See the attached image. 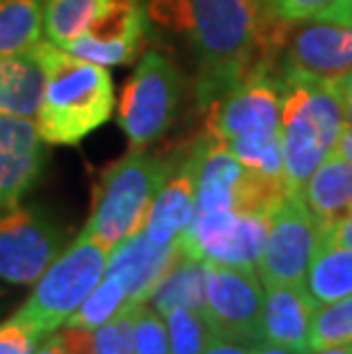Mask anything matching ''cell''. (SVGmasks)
I'll list each match as a JSON object with an SVG mask.
<instances>
[{
  "label": "cell",
  "mask_w": 352,
  "mask_h": 354,
  "mask_svg": "<svg viewBox=\"0 0 352 354\" xmlns=\"http://www.w3.org/2000/svg\"><path fill=\"white\" fill-rule=\"evenodd\" d=\"M37 48L46 66V89L37 117L41 138L48 145H78L112 115L110 73L53 41H39Z\"/></svg>",
  "instance_id": "277c9868"
},
{
  "label": "cell",
  "mask_w": 352,
  "mask_h": 354,
  "mask_svg": "<svg viewBox=\"0 0 352 354\" xmlns=\"http://www.w3.org/2000/svg\"><path fill=\"white\" fill-rule=\"evenodd\" d=\"M46 89V66L39 48L0 57V115L37 119Z\"/></svg>",
  "instance_id": "d6986e66"
},
{
  "label": "cell",
  "mask_w": 352,
  "mask_h": 354,
  "mask_svg": "<svg viewBox=\"0 0 352 354\" xmlns=\"http://www.w3.org/2000/svg\"><path fill=\"white\" fill-rule=\"evenodd\" d=\"M178 256L176 245H160L145 233L122 240L108 256V274H115L124 283L131 304H147L163 277L174 266Z\"/></svg>",
  "instance_id": "9a60e30c"
},
{
  "label": "cell",
  "mask_w": 352,
  "mask_h": 354,
  "mask_svg": "<svg viewBox=\"0 0 352 354\" xmlns=\"http://www.w3.org/2000/svg\"><path fill=\"white\" fill-rule=\"evenodd\" d=\"M140 306H124L106 325L96 327L92 354H136V315Z\"/></svg>",
  "instance_id": "83f0119b"
},
{
  "label": "cell",
  "mask_w": 352,
  "mask_h": 354,
  "mask_svg": "<svg viewBox=\"0 0 352 354\" xmlns=\"http://www.w3.org/2000/svg\"><path fill=\"white\" fill-rule=\"evenodd\" d=\"M41 336L12 315L0 325V354H33Z\"/></svg>",
  "instance_id": "4dcf8cb0"
},
{
  "label": "cell",
  "mask_w": 352,
  "mask_h": 354,
  "mask_svg": "<svg viewBox=\"0 0 352 354\" xmlns=\"http://www.w3.org/2000/svg\"><path fill=\"white\" fill-rule=\"evenodd\" d=\"M329 82H332V87L339 92L341 99H352V69L348 73H343V76H339V78L329 80Z\"/></svg>",
  "instance_id": "74e56055"
},
{
  "label": "cell",
  "mask_w": 352,
  "mask_h": 354,
  "mask_svg": "<svg viewBox=\"0 0 352 354\" xmlns=\"http://www.w3.org/2000/svg\"><path fill=\"white\" fill-rule=\"evenodd\" d=\"M41 167L44 138L35 119L0 115V208H17Z\"/></svg>",
  "instance_id": "5bb4252c"
},
{
  "label": "cell",
  "mask_w": 352,
  "mask_h": 354,
  "mask_svg": "<svg viewBox=\"0 0 352 354\" xmlns=\"http://www.w3.org/2000/svg\"><path fill=\"white\" fill-rule=\"evenodd\" d=\"M64 245V233L33 208H10L0 215V279L35 283Z\"/></svg>",
  "instance_id": "7c38bea8"
},
{
  "label": "cell",
  "mask_w": 352,
  "mask_h": 354,
  "mask_svg": "<svg viewBox=\"0 0 352 354\" xmlns=\"http://www.w3.org/2000/svg\"><path fill=\"white\" fill-rule=\"evenodd\" d=\"M270 215L241 210L197 213L190 227L176 238L178 254L194 261L234 268H257L263 254Z\"/></svg>",
  "instance_id": "ba28073f"
},
{
  "label": "cell",
  "mask_w": 352,
  "mask_h": 354,
  "mask_svg": "<svg viewBox=\"0 0 352 354\" xmlns=\"http://www.w3.org/2000/svg\"><path fill=\"white\" fill-rule=\"evenodd\" d=\"M129 295H126L124 283L119 281L115 274H108L101 279L99 286L85 297L76 313L66 320L69 327H82V329H96L106 325L115 315L122 311L124 306H129Z\"/></svg>",
  "instance_id": "d4e9b609"
},
{
  "label": "cell",
  "mask_w": 352,
  "mask_h": 354,
  "mask_svg": "<svg viewBox=\"0 0 352 354\" xmlns=\"http://www.w3.org/2000/svg\"><path fill=\"white\" fill-rule=\"evenodd\" d=\"M101 0H48L44 7V35L57 46H66L92 24Z\"/></svg>",
  "instance_id": "cb8c5ba5"
},
{
  "label": "cell",
  "mask_w": 352,
  "mask_h": 354,
  "mask_svg": "<svg viewBox=\"0 0 352 354\" xmlns=\"http://www.w3.org/2000/svg\"><path fill=\"white\" fill-rule=\"evenodd\" d=\"M266 295L252 268L206 261L204 318L215 336L243 345L263 343Z\"/></svg>",
  "instance_id": "30bf717a"
},
{
  "label": "cell",
  "mask_w": 352,
  "mask_h": 354,
  "mask_svg": "<svg viewBox=\"0 0 352 354\" xmlns=\"http://www.w3.org/2000/svg\"><path fill=\"white\" fill-rule=\"evenodd\" d=\"M320 304L304 283L268 286L263 306V341L293 350H309L313 315Z\"/></svg>",
  "instance_id": "e0dca14e"
},
{
  "label": "cell",
  "mask_w": 352,
  "mask_h": 354,
  "mask_svg": "<svg viewBox=\"0 0 352 354\" xmlns=\"http://www.w3.org/2000/svg\"><path fill=\"white\" fill-rule=\"evenodd\" d=\"M169 334V354H204L208 338L213 336L206 318L192 308H172L165 313Z\"/></svg>",
  "instance_id": "4316f807"
},
{
  "label": "cell",
  "mask_w": 352,
  "mask_h": 354,
  "mask_svg": "<svg viewBox=\"0 0 352 354\" xmlns=\"http://www.w3.org/2000/svg\"><path fill=\"white\" fill-rule=\"evenodd\" d=\"M304 286L320 306L352 295V250L318 240Z\"/></svg>",
  "instance_id": "7402d4cb"
},
{
  "label": "cell",
  "mask_w": 352,
  "mask_h": 354,
  "mask_svg": "<svg viewBox=\"0 0 352 354\" xmlns=\"http://www.w3.org/2000/svg\"><path fill=\"white\" fill-rule=\"evenodd\" d=\"M336 153H339L341 158H346V160L352 165V126H346L339 138V145H336L334 149Z\"/></svg>",
  "instance_id": "d590c367"
},
{
  "label": "cell",
  "mask_w": 352,
  "mask_h": 354,
  "mask_svg": "<svg viewBox=\"0 0 352 354\" xmlns=\"http://www.w3.org/2000/svg\"><path fill=\"white\" fill-rule=\"evenodd\" d=\"M213 108L208 133L220 138L250 171L284 183L279 73L261 62Z\"/></svg>",
  "instance_id": "7a4b0ae2"
},
{
  "label": "cell",
  "mask_w": 352,
  "mask_h": 354,
  "mask_svg": "<svg viewBox=\"0 0 352 354\" xmlns=\"http://www.w3.org/2000/svg\"><path fill=\"white\" fill-rule=\"evenodd\" d=\"M313 354H352V343H346V345H332V348H323Z\"/></svg>",
  "instance_id": "f35d334b"
},
{
  "label": "cell",
  "mask_w": 352,
  "mask_h": 354,
  "mask_svg": "<svg viewBox=\"0 0 352 354\" xmlns=\"http://www.w3.org/2000/svg\"><path fill=\"white\" fill-rule=\"evenodd\" d=\"M44 32V0H0V57L35 48Z\"/></svg>",
  "instance_id": "603a6c76"
},
{
  "label": "cell",
  "mask_w": 352,
  "mask_h": 354,
  "mask_svg": "<svg viewBox=\"0 0 352 354\" xmlns=\"http://www.w3.org/2000/svg\"><path fill=\"white\" fill-rule=\"evenodd\" d=\"M169 176V165L156 156L133 151L103 171L92 215L82 236L103 247H117L122 240L145 229L149 208Z\"/></svg>",
  "instance_id": "5b68a950"
},
{
  "label": "cell",
  "mask_w": 352,
  "mask_h": 354,
  "mask_svg": "<svg viewBox=\"0 0 352 354\" xmlns=\"http://www.w3.org/2000/svg\"><path fill=\"white\" fill-rule=\"evenodd\" d=\"M284 185L302 192L309 176L334 153L346 128V105L332 82L297 71H279Z\"/></svg>",
  "instance_id": "3957f363"
},
{
  "label": "cell",
  "mask_w": 352,
  "mask_h": 354,
  "mask_svg": "<svg viewBox=\"0 0 352 354\" xmlns=\"http://www.w3.org/2000/svg\"><path fill=\"white\" fill-rule=\"evenodd\" d=\"M197 215V192L190 160H185L176 171H169L167 180L156 194L149 208L145 233L160 245L176 243V238L190 227Z\"/></svg>",
  "instance_id": "ac0fdd59"
},
{
  "label": "cell",
  "mask_w": 352,
  "mask_h": 354,
  "mask_svg": "<svg viewBox=\"0 0 352 354\" xmlns=\"http://www.w3.org/2000/svg\"><path fill=\"white\" fill-rule=\"evenodd\" d=\"M252 354H309V352H306V350L284 348V345H272V343H259V345H254Z\"/></svg>",
  "instance_id": "8d00e7d4"
},
{
  "label": "cell",
  "mask_w": 352,
  "mask_h": 354,
  "mask_svg": "<svg viewBox=\"0 0 352 354\" xmlns=\"http://www.w3.org/2000/svg\"><path fill=\"white\" fill-rule=\"evenodd\" d=\"M352 69V26L323 24L299 30L284 55L281 71L334 80Z\"/></svg>",
  "instance_id": "2e32d148"
},
{
  "label": "cell",
  "mask_w": 352,
  "mask_h": 354,
  "mask_svg": "<svg viewBox=\"0 0 352 354\" xmlns=\"http://www.w3.org/2000/svg\"><path fill=\"white\" fill-rule=\"evenodd\" d=\"M320 231L302 197L288 194L270 215L263 254L259 259V277L268 286L304 283L306 270L318 247Z\"/></svg>",
  "instance_id": "8fae6325"
},
{
  "label": "cell",
  "mask_w": 352,
  "mask_h": 354,
  "mask_svg": "<svg viewBox=\"0 0 352 354\" xmlns=\"http://www.w3.org/2000/svg\"><path fill=\"white\" fill-rule=\"evenodd\" d=\"M151 306L165 315L172 308H192L204 315L206 308V261H194L178 254L174 266L163 277L151 295Z\"/></svg>",
  "instance_id": "44dd1931"
},
{
  "label": "cell",
  "mask_w": 352,
  "mask_h": 354,
  "mask_svg": "<svg viewBox=\"0 0 352 354\" xmlns=\"http://www.w3.org/2000/svg\"><path fill=\"white\" fill-rule=\"evenodd\" d=\"M318 240H320V243H327V245H336V247H346V250H352V213L336 222L334 227H329L327 231L320 233Z\"/></svg>",
  "instance_id": "1f68e13d"
},
{
  "label": "cell",
  "mask_w": 352,
  "mask_h": 354,
  "mask_svg": "<svg viewBox=\"0 0 352 354\" xmlns=\"http://www.w3.org/2000/svg\"><path fill=\"white\" fill-rule=\"evenodd\" d=\"M346 105V126H352V99H343Z\"/></svg>",
  "instance_id": "ab89813d"
},
{
  "label": "cell",
  "mask_w": 352,
  "mask_h": 354,
  "mask_svg": "<svg viewBox=\"0 0 352 354\" xmlns=\"http://www.w3.org/2000/svg\"><path fill=\"white\" fill-rule=\"evenodd\" d=\"M110 250L89 236H78L37 279L33 295L14 313V318L37 331L41 338L53 334L76 313L108 270Z\"/></svg>",
  "instance_id": "8992f818"
},
{
  "label": "cell",
  "mask_w": 352,
  "mask_h": 354,
  "mask_svg": "<svg viewBox=\"0 0 352 354\" xmlns=\"http://www.w3.org/2000/svg\"><path fill=\"white\" fill-rule=\"evenodd\" d=\"M33 354H69L64 348V338L62 334H48V336H44V341L37 345L35 352Z\"/></svg>",
  "instance_id": "e575fe53"
},
{
  "label": "cell",
  "mask_w": 352,
  "mask_h": 354,
  "mask_svg": "<svg viewBox=\"0 0 352 354\" xmlns=\"http://www.w3.org/2000/svg\"><path fill=\"white\" fill-rule=\"evenodd\" d=\"M136 354H169L167 322L147 304H142L136 315Z\"/></svg>",
  "instance_id": "f1b7e54d"
},
{
  "label": "cell",
  "mask_w": 352,
  "mask_h": 354,
  "mask_svg": "<svg viewBox=\"0 0 352 354\" xmlns=\"http://www.w3.org/2000/svg\"><path fill=\"white\" fill-rule=\"evenodd\" d=\"M147 14L190 46L201 105L220 101L270 53L257 0H147Z\"/></svg>",
  "instance_id": "6da1fadb"
},
{
  "label": "cell",
  "mask_w": 352,
  "mask_h": 354,
  "mask_svg": "<svg viewBox=\"0 0 352 354\" xmlns=\"http://www.w3.org/2000/svg\"><path fill=\"white\" fill-rule=\"evenodd\" d=\"M313 21H323V24L352 26V0H334V3L327 5L325 10L320 12Z\"/></svg>",
  "instance_id": "d6a6232c"
},
{
  "label": "cell",
  "mask_w": 352,
  "mask_h": 354,
  "mask_svg": "<svg viewBox=\"0 0 352 354\" xmlns=\"http://www.w3.org/2000/svg\"><path fill=\"white\" fill-rule=\"evenodd\" d=\"M299 197L320 233L334 227L352 213V165L336 151L327 156L304 183Z\"/></svg>",
  "instance_id": "ffe728a7"
},
{
  "label": "cell",
  "mask_w": 352,
  "mask_h": 354,
  "mask_svg": "<svg viewBox=\"0 0 352 354\" xmlns=\"http://www.w3.org/2000/svg\"><path fill=\"white\" fill-rule=\"evenodd\" d=\"M188 160L194 174L197 213L241 210V213L272 215V210L288 197L281 180L250 171L213 133L194 145Z\"/></svg>",
  "instance_id": "52a82bcc"
},
{
  "label": "cell",
  "mask_w": 352,
  "mask_h": 354,
  "mask_svg": "<svg viewBox=\"0 0 352 354\" xmlns=\"http://www.w3.org/2000/svg\"><path fill=\"white\" fill-rule=\"evenodd\" d=\"M352 343V295L325 304L313 315L309 350Z\"/></svg>",
  "instance_id": "484cf974"
},
{
  "label": "cell",
  "mask_w": 352,
  "mask_h": 354,
  "mask_svg": "<svg viewBox=\"0 0 352 354\" xmlns=\"http://www.w3.org/2000/svg\"><path fill=\"white\" fill-rule=\"evenodd\" d=\"M181 76L158 50H149L138 64L119 103V126L136 149L158 140L176 115Z\"/></svg>",
  "instance_id": "9c48e42d"
},
{
  "label": "cell",
  "mask_w": 352,
  "mask_h": 354,
  "mask_svg": "<svg viewBox=\"0 0 352 354\" xmlns=\"http://www.w3.org/2000/svg\"><path fill=\"white\" fill-rule=\"evenodd\" d=\"M142 32L145 14L138 0H101L92 24L64 48L94 64L117 66L136 57Z\"/></svg>",
  "instance_id": "4fadbf2b"
},
{
  "label": "cell",
  "mask_w": 352,
  "mask_h": 354,
  "mask_svg": "<svg viewBox=\"0 0 352 354\" xmlns=\"http://www.w3.org/2000/svg\"><path fill=\"white\" fill-rule=\"evenodd\" d=\"M254 352V345H243V343H234V341H227V338H220V336H211L208 338V345L204 354H252Z\"/></svg>",
  "instance_id": "836d02e7"
},
{
  "label": "cell",
  "mask_w": 352,
  "mask_h": 354,
  "mask_svg": "<svg viewBox=\"0 0 352 354\" xmlns=\"http://www.w3.org/2000/svg\"><path fill=\"white\" fill-rule=\"evenodd\" d=\"M257 3L277 21L297 24V21H313L334 0H257Z\"/></svg>",
  "instance_id": "f546056e"
}]
</instances>
